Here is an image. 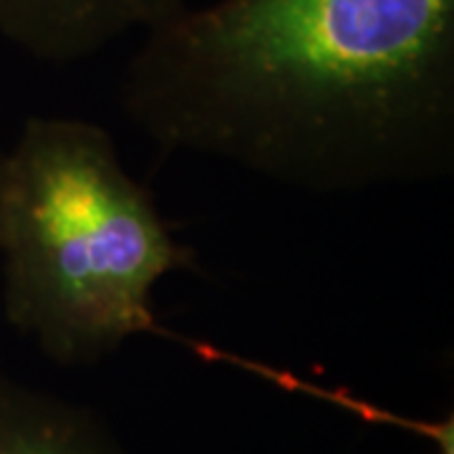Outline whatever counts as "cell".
<instances>
[{
    "label": "cell",
    "mask_w": 454,
    "mask_h": 454,
    "mask_svg": "<svg viewBox=\"0 0 454 454\" xmlns=\"http://www.w3.org/2000/svg\"><path fill=\"white\" fill-rule=\"evenodd\" d=\"M121 104L164 149L318 195L454 167V0H217L145 33Z\"/></svg>",
    "instance_id": "6da1fadb"
},
{
    "label": "cell",
    "mask_w": 454,
    "mask_h": 454,
    "mask_svg": "<svg viewBox=\"0 0 454 454\" xmlns=\"http://www.w3.org/2000/svg\"><path fill=\"white\" fill-rule=\"evenodd\" d=\"M195 265L106 129L31 116L5 149L3 313L56 364H94L154 331L157 283Z\"/></svg>",
    "instance_id": "7a4b0ae2"
},
{
    "label": "cell",
    "mask_w": 454,
    "mask_h": 454,
    "mask_svg": "<svg viewBox=\"0 0 454 454\" xmlns=\"http://www.w3.org/2000/svg\"><path fill=\"white\" fill-rule=\"evenodd\" d=\"M184 0H0V38L51 64H74L146 33Z\"/></svg>",
    "instance_id": "3957f363"
},
{
    "label": "cell",
    "mask_w": 454,
    "mask_h": 454,
    "mask_svg": "<svg viewBox=\"0 0 454 454\" xmlns=\"http://www.w3.org/2000/svg\"><path fill=\"white\" fill-rule=\"evenodd\" d=\"M0 454H112L79 411L0 379Z\"/></svg>",
    "instance_id": "277c9868"
},
{
    "label": "cell",
    "mask_w": 454,
    "mask_h": 454,
    "mask_svg": "<svg viewBox=\"0 0 454 454\" xmlns=\"http://www.w3.org/2000/svg\"><path fill=\"white\" fill-rule=\"evenodd\" d=\"M3 157H5V149H0V169H3Z\"/></svg>",
    "instance_id": "5b68a950"
}]
</instances>
